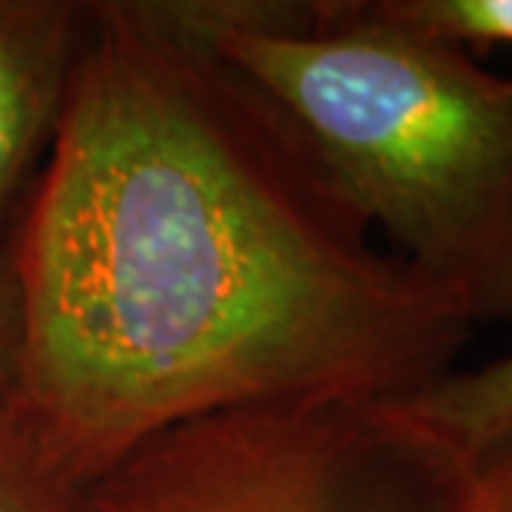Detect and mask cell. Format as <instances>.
<instances>
[{"label": "cell", "mask_w": 512, "mask_h": 512, "mask_svg": "<svg viewBox=\"0 0 512 512\" xmlns=\"http://www.w3.org/2000/svg\"><path fill=\"white\" fill-rule=\"evenodd\" d=\"M9 274V396L72 490L222 410L402 407L476 328L177 0L89 3Z\"/></svg>", "instance_id": "obj_1"}, {"label": "cell", "mask_w": 512, "mask_h": 512, "mask_svg": "<svg viewBox=\"0 0 512 512\" xmlns=\"http://www.w3.org/2000/svg\"><path fill=\"white\" fill-rule=\"evenodd\" d=\"M288 117L390 254L473 325H512V77L387 0H177Z\"/></svg>", "instance_id": "obj_2"}, {"label": "cell", "mask_w": 512, "mask_h": 512, "mask_svg": "<svg viewBox=\"0 0 512 512\" xmlns=\"http://www.w3.org/2000/svg\"><path fill=\"white\" fill-rule=\"evenodd\" d=\"M467 456L393 407L259 404L174 424L77 490L80 512H458Z\"/></svg>", "instance_id": "obj_3"}, {"label": "cell", "mask_w": 512, "mask_h": 512, "mask_svg": "<svg viewBox=\"0 0 512 512\" xmlns=\"http://www.w3.org/2000/svg\"><path fill=\"white\" fill-rule=\"evenodd\" d=\"M89 3L0 0V222L55 140Z\"/></svg>", "instance_id": "obj_4"}, {"label": "cell", "mask_w": 512, "mask_h": 512, "mask_svg": "<svg viewBox=\"0 0 512 512\" xmlns=\"http://www.w3.org/2000/svg\"><path fill=\"white\" fill-rule=\"evenodd\" d=\"M393 410L467 456L512 430V353L487 365L456 367L439 384Z\"/></svg>", "instance_id": "obj_5"}, {"label": "cell", "mask_w": 512, "mask_h": 512, "mask_svg": "<svg viewBox=\"0 0 512 512\" xmlns=\"http://www.w3.org/2000/svg\"><path fill=\"white\" fill-rule=\"evenodd\" d=\"M0 512H80V498L49 467L20 419L9 393L0 390Z\"/></svg>", "instance_id": "obj_6"}, {"label": "cell", "mask_w": 512, "mask_h": 512, "mask_svg": "<svg viewBox=\"0 0 512 512\" xmlns=\"http://www.w3.org/2000/svg\"><path fill=\"white\" fill-rule=\"evenodd\" d=\"M387 6L407 26L467 52L512 46V0H387Z\"/></svg>", "instance_id": "obj_7"}, {"label": "cell", "mask_w": 512, "mask_h": 512, "mask_svg": "<svg viewBox=\"0 0 512 512\" xmlns=\"http://www.w3.org/2000/svg\"><path fill=\"white\" fill-rule=\"evenodd\" d=\"M458 512H512V430L467 453Z\"/></svg>", "instance_id": "obj_8"}, {"label": "cell", "mask_w": 512, "mask_h": 512, "mask_svg": "<svg viewBox=\"0 0 512 512\" xmlns=\"http://www.w3.org/2000/svg\"><path fill=\"white\" fill-rule=\"evenodd\" d=\"M18 367V293L9 262H0V390L12 393Z\"/></svg>", "instance_id": "obj_9"}]
</instances>
